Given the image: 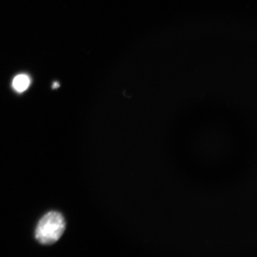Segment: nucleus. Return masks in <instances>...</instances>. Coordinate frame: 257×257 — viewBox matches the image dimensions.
<instances>
[{
	"mask_svg": "<svg viewBox=\"0 0 257 257\" xmlns=\"http://www.w3.org/2000/svg\"><path fill=\"white\" fill-rule=\"evenodd\" d=\"M66 228L64 216L57 211H50L39 221L35 237L40 243L50 245L57 242Z\"/></svg>",
	"mask_w": 257,
	"mask_h": 257,
	"instance_id": "obj_1",
	"label": "nucleus"
},
{
	"mask_svg": "<svg viewBox=\"0 0 257 257\" xmlns=\"http://www.w3.org/2000/svg\"><path fill=\"white\" fill-rule=\"evenodd\" d=\"M30 77L27 74H19L13 79V87L16 92H24L30 87Z\"/></svg>",
	"mask_w": 257,
	"mask_h": 257,
	"instance_id": "obj_2",
	"label": "nucleus"
},
{
	"mask_svg": "<svg viewBox=\"0 0 257 257\" xmlns=\"http://www.w3.org/2000/svg\"><path fill=\"white\" fill-rule=\"evenodd\" d=\"M59 87V84L58 83H55V84H53V88H57Z\"/></svg>",
	"mask_w": 257,
	"mask_h": 257,
	"instance_id": "obj_3",
	"label": "nucleus"
}]
</instances>
